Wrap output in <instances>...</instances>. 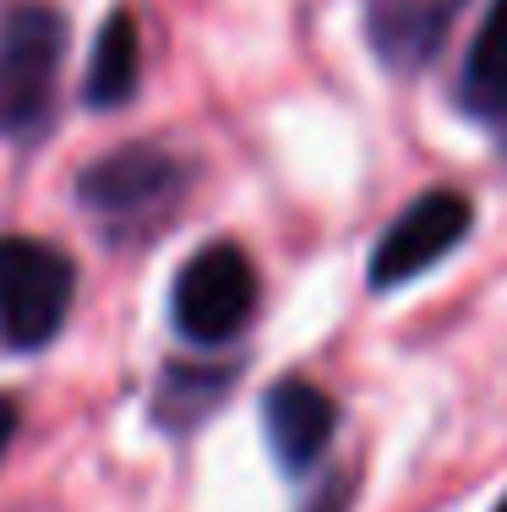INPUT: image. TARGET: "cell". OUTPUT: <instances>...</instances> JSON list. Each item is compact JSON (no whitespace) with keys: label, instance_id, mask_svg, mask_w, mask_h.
Returning <instances> with one entry per match:
<instances>
[{"label":"cell","instance_id":"obj_7","mask_svg":"<svg viewBox=\"0 0 507 512\" xmlns=\"http://www.w3.org/2000/svg\"><path fill=\"white\" fill-rule=\"evenodd\" d=\"M458 0H371V44L388 66H426L442 50Z\"/></svg>","mask_w":507,"mask_h":512},{"label":"cell","instance_id":"obj_2","mask_svg":"<svg viewBox=\"0 0 507 512\" xmlns=\"http://www.w3.org/2000/svg\"><path fill=\"white\" fill-rule=\"evenodd\" d=\"M71 256L28 235H0V344L44 349L71 311Z\"/></svg>","mask_w":507,"mask_h":512},{"label":"cell","instance_id":"obj_10","mask_svg":"<svg viewBox=\"0 0 507 512\" xmlns=\"http://www.w3.org/2000/svg\"><path fill=\"white\" fill-rule=\"evenodd\" d=\"M11 436H17V404H11L6 393H0V453H6Z\"/></svg>","mask_w":507,"mask_h":512},{"label":"cell","instance_id":"obj_8","mask_svg":"<svg viewBox=\"0 0 507 512\" xmlns=\"http://www.w3.org/2000/svg\"><path fill=\"white\" fill-rule=\"evenodd\" d=\"M458 93H464V104L486 120L507 115V0H497V6L486 11V22H480Z\"/></svg>","mask_w":507,"mask_h":512},{"label":"cell","instance_id":"obj_3","mask_svg":"<svg viewBox=\"0 0 507 512\" xmlns=\"http://www.w3.org/2000/svg\"><path fill=\"white\" fill-rule=\"evenodd\" d=\"M66 22L50 6H17L0 22V137H33L50 115Z\"/></svg>","mask_w":507,"mask_h":512},{"label":"cell","instance_id":"obj_11","mask_svg":"<svg viewBox=\"0 0 507 512\" xmlns=\"http://www.w3.org/2000/svg\"><path fill=\"white\" fill-rule=\"evenodd\" d=\"M497 512H507V496H502V502H497Z\"/></svg>","mask_w":507,"mask_h":512},{"label":"cell","instance_id":"obj_9","mask_svg":"<svg viewBox=\"0 0 507 512\" xmlns=\"http://www.w3.org/2000/svg\"><path fill=\"white\" fill-rule=\"evenodd\" d=\"M137 71H142V50H137V22L126 11H115L99 28L93 44V66H88V104H126L137 93Z\"/></svg>","mask_w":507,"mask_h":512},{"label":"cell","instance_id":"obj_12","mask_svg":"<svg viewBox=\"0 0 507 512\" xmlns=\"http://www.w3.org/2000/svg\"><path fill=\"white\" fill-rule=\"evenodd\" d=\"M502 126H507V115H502Z\"/></svg>","mask_w":507,"mask_h":512},{"label":"cell","instance_id":"obj_6","mask_svg":"<svg viewBox=\"0 0 507 512\" xmlns=\"http://www.w3.org/2000/svg\"><path fill=\"white\" fill-rule=\"evenodd\" d=\"M262 425H268V447L289 474H306L311 463L328 453L338 409L322 387L311 382H279L262 398Z\"/></svg>","mask_w":507,"mask_h":512},{"label":"cell","instance_id":"obj_4","mask_svg":"<svg viewBox=\"0 0 507 512\" xmlns=\"http://www.w3.org/2000/svg\"><path fill=\"white\" fill-rule=\"evenodd\" d=\"M257 311V267L240 246H208L197 251L175 278V333L191 344H229Z\"/></svg>","mask_w":507,"mask_h":512},{"label":"cell","instance_id":"obj_1","mask_svg":"<svg viewBox=\"0 0 507 512\" xmlns=\"http://www.w3.org/2000/svg\"><path fill=\"white\" fill-rule=\"evenodd\" d=\"M180 191H186V164L159 148L131 142V148H115L82 169L77 197L99 224V235L148 240L169 224V213L180 207Z\"/></svg>","mask_w":507,"mask_h":512},{"label":"cell","instance_id":"obj_5","mask_svg":"<svg viewBox=\"0 0 507 512\" xmlns=\"http://www.w3.org/2000/svg\"><path fill=\"white\" fill-rule=\"evenodd\" d=\"M469 218H475V207H469L464 191H426V197H415L388 224V235L377 240L371 284L393 289V284L420 278L426 267H437L442 256L469 235Z\"/></svg>","mask_w":507,"mask_h":512}]
</instances>
